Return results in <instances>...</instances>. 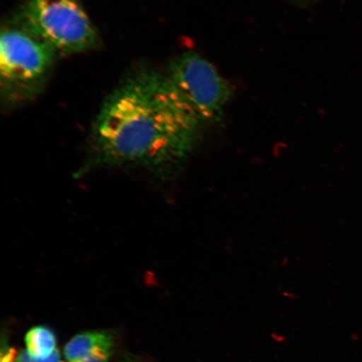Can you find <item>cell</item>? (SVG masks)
<instances>
[{"mask_svg":"<svg viewBox=\"0 0 362 362\" xmlns=\"http://www.w3.org/2000/svg\"><path fill=\"white\" fill-rule=\"evenodd\" d=\"M203 127L165 74L139 69L104 102L90 133V164L165 171L188 155Z\"/></svg>","mask_w":362,"mask_h":362,"instance_id":"6da1fadb","label":"cell"},{"mask_svg":"<svg viewBox=\"0 0 362 362\" xmlns=\"http://www.w3.org/2000/svg\"><path fill=\"white\" fill-rule=\"evenodd\" d=\"M16 350L12 347L8 346L2 348L1 360L0 362H11L13 355H15Z\"/></svg>","mask_w":362,"mask_h":362,"instance_id":"9c48e42d","label":"cell"},{"mask_svg":"<svg viewBox=\"0 0 362 362\" xmlns=\"http://www.w3.org/2000/svg\"><path fill=\"white\" fill-rule=\"evenodd\" d=\"M113 343L111 334L105 332H87L76 334L67 342L64 356L67 362H78L101 346Z\"/></svg>","mask_w":362,"mask_h":362,"instance_id":"5b68a950","label":"cell"},{"mask_svg":"<svg viewBox=\"0 0 362 362\" xmlns=\"http://www.w3.org/2000/svg\"><path fill=\"white\" fill-rule=\"evenodd\" d=\"M11 362H62L60 353L57 350L51 356L45 359L35 358L26 350H21L15 353Z\"/></svg>","mask_w":362,"mask_h":362,"instance_id":"52a82bcc","label":"cell"},{"mask_svg":"<svg viewBox=\"0 0 362 362\" xmlns=\"http://www.w3.org/2000/svg\"><path fill=\"white\" fill-rule=\"evenodd\" d=\"M165 75L203 126L221 121L232 89L209 61L194 52L181 54Z\"/></svg>","mask_w":362,"mask_h":362,"instance_id":"277c9868","label":"cell"},{"mask_svg":"<svg viewBox=\"0 0 362 362\" xmlns=\"http://www.w3.org/2000/svg\"><path fill=\"white\" fill-rule=\"evenodd\" d=\"M25 350L35 358L45 359L57 350L55 334L47 327H35L27 332Z\"/></svg>","mask_w":362,"mask_h":362,"instance_id":"8992f818","label":"cell"},{"mask_svg":"<svg viewBox=\"0 0 362 362\" xmlns=\"http://www.w3.org/2000/svg\"><path fill=\"white\" fill-rule=\"evenodd\" d=\"M16 22L57 54L83 53L99 44L78 0H27Z\"/></svg>","mask_w":362,"mask_h":362,"instance_id":"3957f363","label":"cell"},{"mask_svg":"<svg viewBox=\"0 0 362 362\" xmlns=\"http://www.w3.org/2000/svg\"><path fill=\"white\" fill-rule=\"evenodd\" d=\"M57 53L19 23L3 27L0 38V79L7 103L28 100L40 93Z\"/></svg>","mask_w":362,"mask_h":362,"instance_id":"7a4b0ae2","label":"cell"},{"mask_svg":"<svg viewBox=\"0 0 362 362\" xmlns=\"http://www.w3.org/2000/svg\"><path fill=\"white\" fill-rule=\"evenodd\" d=\"M113 351V343L98 348L78 362H108Z\"/></svg>","mask_w":362,"mask_h":362,"instance_id":"ba28073f","label":"cell"}]
</instances>
